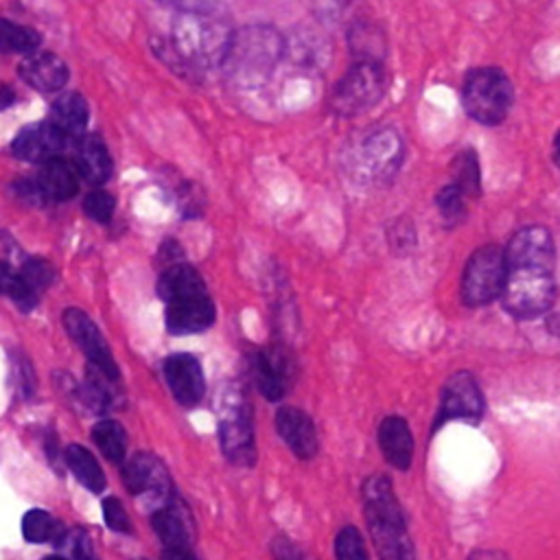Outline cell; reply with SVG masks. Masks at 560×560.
I'll return each mask as SVG.
<instances>
[{"label":"cell","instance_id":"5","mask_svg":"<svg viewBox=\"0 0 560 560\" xmlns=\"http://www.w3.org/2000/svg\"><path fill=\"white\" fill-rule=\"evenodd\" d=\"M284 48L287 44L273 26H245L234 33L223 70L238 88H258L271 77L284 55Z\"/></svg>","mask_w":560,"mask_h":560},{"label":"cell","instance_id":"40","mask_svg":"<svg viewBox=\"0 0 560 560\" xmlns=\"http://www.w3.org/2000/svg\"><path fill=\"white\" fill-rule=\"evenodd\" d=\"M158 260H160L162 269L168 267V265L182 262V247H179V243L173 241V238H166V241L160 245V249H158Z\"/></svg>","mask_w":560,"mask_h":560},{"label":"cell","instance_id":"24","mask_svg":"<svg viewBox=\"0 0 560 560\" xmlns=\"http://www.w3.org/2000/svg\"><path fill=\"white\" fill-rule=\"evenodd\" d=\"M151 525L158 538L164 542V549H184L188 547L190 532H188V518L184 512L175 505L171 499L168 503L155 508L151 514Z\"/></svg>","mask_w":560,"mask_h":560},{"label":"cell","instance_id":"9","mask_svg":"<svg viewBox=\"0 0 560 560\" xmlns=\"http://www.w3.org/2000/svg\"><path fill=\"white\" fill-rule=\"evenodd\" d=\"M505 284V249L483 245L475 249L462 273V300L466 306H483L501 298Z\"/></svg>","mask_w":560,"mask_h":560},{"label":"cell","instance_id":"1","mask_svg":"<svg viewBox=\"0 0 560 560\" xmlns=\"http://www.w3.org/2000/svg\"><path fill=\"white\" fill-rule=\"evenodd\" d=\"M556 252L542 225L521 228L505 247L503 308L521 319L542 315L556 298Z\"/></svg>","mask_w":560,"mask_h":560},{"label":"cell","instance_id":"16","mask_svg":"<svg viewBox=\"0 0 560 560\" xmlns=\"http://www.w3.org/2000/svg\"><path fill=\"white\" fill-rule=\"evenodd\" d=\"M214 302L208 291L166 304V328L173 335L201 332L214 324Z\"/></svg>","mask_w":560,"mask_h":560},{"label":"cell","instance_id":"32","mask_svg":"<svg viewBox=\"0 0 560 560\" xmlns=\"http://www.w3.org/2000/svg\"><path fill=\"white\" fill-rule=\"evenodd\" d=\"M464 197H466V195H464L453 182L446 184V186H442V188L438 190V195H435V206H438L442 219H444L448 225H453V223H457V221L464 219V214H466Z\"/></svg>","mask_w":560,"mask_h":560},{"label":"cell","instance_id":"31","mask_svg":"<svg viewBox=\"0 0 560 560\" xmlns=\"http://www.w3.org/2000/svg\"><path fill=\"white\" fill-rule=\"evenodd\" d=\"M0 39H2V48L4 50H11V52H22V55H33L37 52V46L42 42L39 33L28 28V26H22V24H15L11 20H2V26H0Z\"/></svg>","mask_w":560,"mask_h":560},{"label":"cell","instance_id":"42","mask_svg":"<svg viewBox=\"0 0 560 560\" xmlns=\"http://www.w3.org/2000/svg\"><path fill=\"white\" fill-rule=\"evenodd\" d=\"M164 560H197L188 547L184 549H164Z\"/></svg>","mask_w":560,"mask_h":560},{"label":"cell","instance_id":"30","mask_svg":"<svg viewBox=\"0 0 560 560\" xmlns=\"http://www.w3.org/2000/svg\"><path fill=\"white\" fill-rule=\"evenodd\" d=\"M453 184L470 197H477L481 192V173H479V160L472 149H464L453 160Z\"/></svg>","mask_w":560,"mask_h":560},{"label":"cell","instance_id":"41","mask_svg":"<svg viewBox=\"0 0 560 560\" xmlns=\"http://www.w3.org/2000/svg\"><path fill=\"white\" fill-rule=\"evenodd\" d=\"M160 4H166L175 11H195V9H212L217 7V0H158Z\"/></svg>","mask_w":560,"mask_h":560},{"label":"cell","instance_id":"8","mask_svg":"<svg viewBox=\"0 0 560 560\" xmlns=\"http://www.w3.org/2000/svg\"><path fill=\"white\" fill-rule=\"evenodd\" d=\"M385 92V72L376 61H354L330 92V107L339 116H357L374 107Z\"/></svg>","mask_w":560,"mask_h":560},{"label":"cell","instance_id":"6","mask_svg":"<svg viewBox=\"0 0 560 560\" xmlns=\"http://www.w3.org/2000/svg\"><path fill=\"white\" fill-rule=\"evenodd\" d=\"M512 101L514 90L503 70L483 66L466 74L462 88V105L472 120L481 125H499L505 120Z\"/></svg>","mask_w":560,"mask_h":560},{"label":"cell","instance_id":"45","mask_svg":"<svg viewBox=\"0 0 560 560\" xmlns=\"http://www.w3.org/2000/svg\"><path fill=\"white\" fill-rule=\"evenodd\" d=\"M13 103V92L9 85H4V98H2V107H9Z\"/></svg>","mask_w":560,"mask_h":560},{"label":"cell","instance_id":"12","mask_svg":"<svg viewBox=\"0 0 560 560\" xmlns=\"http://www.w3.org/2000/svg\"><path fill=\"white\" fill-rule=\"evenodd\" d=\"M122 481L131 494H149L160 501V505L173 499V488L164 464L151 453H136L122 466Z\"/></svg>","mask_w":560,"mask_h":560},{"label":"cell","instance_id":"36","mask_svg":"<svg viewBox=\"0 0 560 560\" xmlns=\"http://www.w3.org/2000/svg\"><path fill=\"white\" fill-rule=\"evenodd\" d=\"M354 2L357 0H313V11L322 22L339 24L352 13Z\"/></svg>","mask_w":560,"mask_h":560},{"label":"cell","instance_id":"33","mask_svg":"<svg viewBox=\"0 0 560 560\" xmlns=\"http://www.w3.org/2000/svg\"><path fill=\"white\" fill-rule=\"evenodd\" d=\"M335 556L337 560H368L363 536L354 525H346L339 529L335 538Z\"/></svg>","mask_w":560,"mask_h":560},{"label":"cell","instance_id":"20","mask_svg":"<svg viewBox=\"0 0 560 560\" xmlns=\"http://www.w3.org/2000/svg\"><path fill=\"white\" fill-rule=\"evenodd\" d=\"M378 446L383 457L398 470H407L413 457V438L409 424L400 416L383 418L378 427Z\"/></svg>","mask_w":560,"mask_h":560},{"label":"cell","instance_id":"18","mask_svg":"<svg viewBox=\"0 0 560 560\" xmlns=\"http://www.w3.org/2000/svg\"><path fill=\"white\" fill-rule=\"evenodd\" d=\"M72 164L77 166L81 179H85L92 186L107 184L114 171L112 155L105 142L98 136H90V133H83L81 138L74 140Z\"/></svg>","mask_w":560,"mask_h":560},{"label":"cell","instance_id":"29","mask_svg":"<svg viewBox=\"0 0 560 560\" xmlns=\"http://www.w3.org/2000/svg\"><path fill=\"white\" fill-rule=\"evenodd\" d=\"M92 438L98 451L114 464L125 462V431L116 420H98L92 429Z\"/></svg>","mask_w":560,"mask_h":560},{"label":"cell","instance_id":"34","mask_svg":"<svg viewBox=\"0 0 560 560\" xmlns=\"http://www.w3.org/2000/svg\"><path fill=\"white\" fill-rule=\"evenodd\" d=\"M83 210L90 219L98 221V223H107L114 217L116 210V201L107 190H92L85 199H83Z\"/></svg>","mask_w":560,"mask_h":560},{"label":"cell","instance_id":"23","mask_svg":"<svg viewBox=\"0 0 560 560\" xmlns=\"http://www.w3.org/2000/svg\"><path fill=\"white\" fill-rule=\"evenodd\" d=\"M90 120V107L79 92H66L55 98L50 107V122L66 138H81Z\"/></svg>","mask_w":560,"mask_h":560},{"label":"cell","instance_id":"21","mask_svg":"<svg viewBox=\"0 0 560 560\" xmlns=\"http://www.w3.org/2000/svg\"><path fill=\"white\" fill-rule=\"evenodd\" d=\"M79 171L63 158L48 160L39 166L37 184L48 201H68L79 190Z\"/></svg>","mask_w":560,"mask_h":560},{"label":"cell","instance_id":"25","mask_svg":"<svg viewBox=\"0 0 560 560\" xmlns=\"http://www.w3.org/2000/svg\"><path fill=\"white\" fill-rule=\"evenodd\" d=\"M348 46L354 55V61L381 63L385 52V37L378 26L368 22H354L348 31Z\"/></svg>","mask_w":560,"mask_h":560},{"label":"cell","instance_id":"37","mask_svg":"<svg viewBox=\"0 0 560 560\" xmlns=\"http://www.w3.org/2000/svg\"><path fill=\"white\" fill-rule=\"evenodd\" d=\"M103 516H105V523L109 529H114L118 534H131V521L116 497H107L103 501Z\"/></svg>","mask_w":560,"mask_h":560},{"label":"cell","instance_id":"7","mask_svg":"<svg viewBox=\"0 0 560 560\" xmlns=\"http://www.w3.org/2000/svg\"><path fill=\"white\" fill-rule=\"evenodd\" d=\"M219 442L234 466H252L256 459L254 422L247 396L236 387H223L219 402Z\"/></svg>","mask_w":560,"mask_h":560},{"label":"cell","instance_id":"38","mask_svg":"<svg viewBox=\"0 0 560 560\" xmlns=\"http://www.w3.org/2000/svg\"><path fill=\"white\" fill-rule=\"evenodd\" d=\"M11 188H13L15 197H18V199H22L24 203L42 206V203H46V201H48V199L44 197V192H42V188H39V184H37V179H35V177H22V179H15Z\"/></svg>","mask_w":560,"mask_h":560},{"label":"cell","instance_id":"35","mask_svg":"<svg viewBox=\"0 0 560 560\" xmlns=\"http://www.w3.org/2000/svg\"><path fill=\"white\" fill-rule=\"evenodd\" d=\"M37 291H44L55 280V267L46 258H26L18 269Z\"/></svg>","mask_w":560,"mask_h":560},{"label":"cell","instance_id":"39","mask_svg":"<svg viewBox=\"0 0 560 560\" xmlns=\"http://www.w3.org/2000/svg\"><path fill=\"white\" fill-rule=\"evenodd\" d=\"M271 553L273 560H306V556L302 553L300 547H295L289 538L284 536H276L271 542Z\"/></svg>","mask_w":560,"mask_h":560},{"label":"cell","instance_id":"28","mask_svg":"<svg viewBox=\"0 0 560 560\" xmlns=\"http://www.w3.org/2000/svg\"><path fill=\"white\" fill-rule=\"evenodd\" d=\"M2 291L20 311H31L37 306L39 291L7 260L2 262Z\"/></svg>","mask_w":560,"mask_h":560},{"label":"cell","instance_id":"17","mask_svg":"<svg viewBox=\"0 0 560 560\" xmlns=\"http://www.w3.org/2000/svg\"><path fill=\"white\" fill-rule=\"evenodd\" d=\"M276 429L295 457L311 459L317 453L315 424L302 409L280 407L276 413Z\"/></svg>","mask_w":560,"mask_h":560},{"label":"cell","instance_id":"14","mask_svg":"<svg viewBox=\"0 0 560 560\" xmlns=\"http://www.w3.org/2000/svg\"><path fill=\"white\" fill-rule=\"evenodd\" d=\"M164 378L168 383L171 394L184 407H195L206 392L203 370L192 354L177 352L164 359Z\"/></svg>","mask_w":560,"mask_h":560},{"label":"cell","instance_id":"43","mask_svg":"<svg viewBox=\"0 0 560 560\" xmlns=\"http://www.w3.org/2000/svg\"><path fill=\"white\" fill-rule=\"evenodd\" d=\"M470 560H508V558L497 551H477L470 556Z\"/></svg>","mask_w":560,"mask_h":560},{"label":"cell","instance_id":"13","mask_svg":"<svg viewBox=\"0 0 560 560\" xmlns=\"http://www.w3.org/2000/svg\"><path fill=\"white\" fill-rule=\"evenodd\" d=\"M68 138L48 120L26 125L11 142V153L24 162L44 164L48 160L61 158Z\"/></svg>","mask_w":560,"mask_h":560},{"label":"cell","instance_id":"27","mask_svg":"<svg viewBox=\"0 0 560 560\" xmlns=\"http://www.w3.org/2000/svg\"><path fill=\"white\" fill-rule=\"evenodd\" d=\"M22 534L28 542H35V545L50 542V545L59 547L68 532L52 514H48L44 510H31L22 518Z\"/></svg>","mask_w":560,"mask_h":560},{"label":"cell","instance_id":"2","mask_svg":"<svg viewBox=\"0 0 560 560\" xmlns=\"http://www.w3.org/2000/svg\"><path fill=\"white\" fill-rule=\"evenodd\" d=\"M234 33L230 20L217 7L175 11L168 46L186 66L208 70L225 63Z\"/></svg>","mask_w":560,"mask_h":560},{"label":"cell","instance_id":"26","mask_svg":"<svg viewBox=\"0 0 560 560\" xmlns=\"http://www.w3.org/2000/svg\"><path fill=\"white\" fill-rule=\"evenodd\" d=\"M63 459L72 475L92 492H101L105 488V475L96 462V457L81 444H70L63 453Z\"/></svg>","mask_w":560,"mask_h":560},{"label":"cell","instance_id":"44","mask_svg":"<svg viewBox=\"0 0 560 560\" xmlns=\"http://www.w3.org/2000/svg\"><path fill=\"white\" fill-rule=\"evenodd\" d=\"M553 162L560 166V131L556 133V140H553Z\"/></svg>","mask_w":560,"mask_h":560},{"label":"cell","instance_id":"22","mask_svg":"<svg viewBox=\"0 0 560 560\" xmlns=\"http://www.w3.org/2000/svg\"><path fill=\"white\" fill-rule=\"evenodd\" d=\"M155 291L158 295L171 304L175 300H182V298H188V295H197V293H203L206 291V284H203V278L201 273L188 265V262H175V265H168L160 271L158 276V282H155Z\"/></svg>","mask_w":560,"mask_h":560},{"label":"cell","instance_id":"10","mask_svg":"<svg viewBox=\"0 0 560 560\" xmlns=\"http://www.w3.org/2000/svg\"><path fill=\"white\" fill-rule=\"evenodd\" d=\"M481 416H483V396L475 376L470 372H455L442 387L435 427L455 418L477 422Z\"/></svg>","mask_w":560,"mask_h":560},{"label":"cell","instance_id":"4","mask_svg":"<svg viewBox=\"0 0 560 560\" xmlns=\"http://www.w3.org/2000/svg\"><path fill=\"white\" fill-rule=\"evenodd\" d=\"M405 160L402 136L394 127H372L343 151V168L350 179L370 186H387L396 179Z\"/></svg>","mask_w":560,"mask_h":560},{"label":"cell","instance_id":"46","mask_svg":"<svg viewBox=\"0 0 560 560\" xmlns=\"http://www.w3.org/2000/svg\"><path fill=\"white\" fill-rule=\"evenodd\" d=\"M44 560H70V558H63V556H48V558H44Z\"/></svg>","mask_w":560,"mask_h":560},{"label":"cell","instance_id":"19","mask_svg":"<svg viewBox=\"0 0 560 560\" xmlns=\"http://www.w3.org/2000/svg\"><path fill=\"white\" fill-rule=\"evenodd\" d=\"M20 77L39 92H59L68 83V66L55 52H33L20 63Z\"/></svg>","mask_w":560,"mask_h":560},{"label":"cell","instance_id":"15","mask_svg":"<svg viewBox=\"0 0 560 560\" xmlns=\"http://www.w3.org/2000/svg\"><path fill=\"white\" fill-rule=\"evenodd\" d=\"M252 378L258 387V392L269 400H280L287 389L289 381L293 376V363L287 357V352L271 348V350H258L249 359Z\"/></svg>","mask_w":560,"mask_h":560},{"label":"cell","instance_id":"11","mask_svg":"<svg viewBox=\"0 0 560 560\" xmlns=\"http://www.w3.org/2000/svg\"><path fill=\"white\" fill-rule=\"evenodd\" d=\"M63 328L66 332L72 337V341L83 350V354L88 357L90 365L98 368L101 372H105L109 378L118 381L120 372L118 365L107 348V343L103 341L96 324L81 311V308H66L63 311Z\"/></svg>","mask_w":560,"mask_h":560},{"label":"cell","instance_id":"3","mask_svg":"<svg viewBox=\"0 0 560 560\" xmlns=\"http://www.w3.org/2000/svg\"><path fill=\"white\" fill-rule=\"evenodd\" d=\"M363 512L378 560H416L402 508L385 475L363 481Z\"/></svg>","mask_w":560,"mask_h":560}]
</instances>
